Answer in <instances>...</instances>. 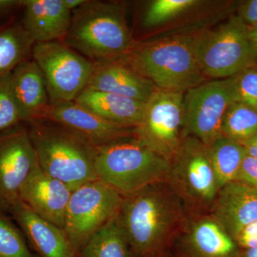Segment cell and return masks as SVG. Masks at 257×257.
Segmentation results:
<instances>
[{"mask_svg":"<svg viewBox=\"0 0 257 257\" xmlns=\"http://www.w3.org/2000/svg\"><path fill=\"white\" fill-rule=\"evenodd\" d=\"M40 119L65 126L99 147L134 135V128L106 121L74 101L50 103Z\"/></svg>","mask_w":257,"mask_h":257,"instance_id":"cell-15","label":"cell"},{"mask_svg":"<svg viewBox=\"0 0 257 257\" xmlns=\"http://www.w3.org/2000/svg\"><path fill=\"white\" fill-rule=\"evenodd\" d=\"M235 181L257 188V159L246 154L240 166Z\"/></svg>","mask_w":257,"mask_h":257,"instance_id":"cell-30","label":"cell"},{"mask_svg":"<svg viewBox=\"0 0 257 257\" xmlns=\"http://www.w3.org/2000/svg\"><path fill=\"white\" fill-rule=\"evenodd\" d=\"M193 40L198 63L205 77L228 79L257 66L248 27L237 15Z\"/></svg>","mask_w":257,"mask_h":257,"instance_id":"cell-7","label":"cell"},{"mask_svg":"<svg viewBox=\"0 0 257 257\" xmlns=\"http://www.w3.org/2000/svg\"><path fill=\"white\" fill-rule=\"evenodd\" d=\"M62 42L92 62L113 60L133 48L124 7L111 2L87 0L72 13Z\"/></svg>","mask_w":257,"mask_h":257,"instance_id":"cell-3","label":"cell"},{"mask_svg":"<svg viewBox=\"0 0 257 257\" xmlns=\"http://www.w3.org/2000/svg\"><path fill=\"white\" fill-rule=\"evenodd\" d=\"M72 189L46 173L37 162L20 193V200L35 214L64 229Z\"/></svg>","mask_w":257,"mask_h":257,"instance_id":"cell-14","label":"cell"},{"mask_svg":"<svg viewBox=\"0 0 257 257\" xmlns=\"http://www.w3.org/2000/svg\"><path fill=\"white\" fill-rule=\"evenodd\" d=\"M23 0H0V13L9 11L19 6H23Z\"/></svg>","mask_w":257,"mask_h":257,"instance_id":"cell-34","label":"cell"},{"mask_svg":"<svg viewBox=\"0 0 257 257\" xmlns=\"http://www.w3.org/2000/svg\"><path fill=\"white\" fill-rule=\"evenodd\" d=\"M256 134L257 109L242 103H232L223 121V136L242 144Z\"/></svg>","mask_w":257,"mask_h":257,"instance_id":"cell-25","label":"cell"},{"mask_svg":"<svg viewBox=\"0 0 257 257\" xmlns=\"http://www.w3.org/2000/svg\"><path fill=\"white\" fill-rule=\"evenodd\" d=\"M241 145L244 147L248 155L257 159V134Z\"/></svg>","mask_w":257,"mask_h":257,"instance_id":"cell-33","label":"cell"},{"mask_svg":"<svg viewBox=\"0 0 257 257\" xmlns=\"http://www.w3.org/2000/svg\"><path fill=\"white\" fill-rule=\"evenodd\" d=\"M88 89L113 93L147 102L157 88L123 58L94 62Z\"/></svg>","mask_w":257,"mask_h":257,"instance_id":"cell-17","label":"cell"},{"mask_svg":"<svg viewBox=\"0 0 257 257\" xmlns=\"http://www.w3.org/2000/svg\"><path fill=\"white\" fill-rule=\"evenodd\" d=\"M81 257H134L119 214L92 236L80 251Z\"/></svg>","mask_w":257,"mask_h":257,"instance_id":"cell-22","label":"cell"},{"mask_svg":"<svg viewBox=\"0 0 257 257\" xmlns=\"http://www.w3.org/2000/svg\"><path fill=\"white\" fill-rule=\"evenodd\" d=\"M209 214L234 239L244 226L257 221V188L230 182L220 189Z\"/></svg>","mask_w":257,"mask_h":257,"instance_id":"cell-18","label":"cell"},{"mask_svg":"<svg viewBox=\"0 0 257 257\" xmlns=\"http://www.w3.org/2000/svg\"><path fill=\"white\" fill-rule=\"evenodd\" d=\"M94 167L98 180L126 197L167 182L170 162L133 135L96 147Z\"/></svg>","mask_w":257,"mask_h":257,"instance_id":"cell-4","label":"cell"},{"mask_svg":"<svg viewBox=\"0 0 257 257\" xmlns=\"http://www.w3.org/2000/svg\"><path fill=\"white\" fill-rule=\"evenodd\" d=\"M0 257H38L29 247L16 223L3 213H0Z\"/></svg>","mask_w":257,"mask_h":257,"instance_id":"cell-27","label":"cell"},{"mask_svg":"<svg viewBox=\"0 0 257 257\" xmlns=\"http://www.w3.org/2000/svg\"><path fill=\"white\" fill-rule=\"evenodd\" d=\"M123 58L157 89L183 93L205 81L191 37L136 44Z\"/></svg>","mask_w":257,"mask_h":257,"instance_id":"cell-5","label":"cell"},{"mask_svg":"<svg viewBox=\"0 0 257 257\" xmlns=\"http://www.w3.org/2000/svg\"><path fill=\"white\" fill-rule=\"evenodd\" d=\"M183 93L157 89L145 103L141 121L134 128V137L170 160L183 140Z\"/></svg>","mask_w":257,"mask_h":257,"instance_id":"cell-10","label":"cell"},{"mask_svg":"<svg viewBox=\"0 0 257 257\" xmlns=\"http://www.w3.org/2000/svg\"><path fill=\"white\" fill-rule=\"evenodd\" d=\"M209 149L211 164L221 189L236 179L246 150L241 143L224 136L216 140Z\"/></svg>","mask_w":257,"mask_h":257,"instance_id":"cell-24","label":"cell"},{"mask_svg":"<svg viewBox=\"0 0 257 257\" xmlns=\"http://www.w3.org/2000/svg\"><path fill=\"white\" fill-rule=\"evenodd\" d=\"M23 26L35 43L62 41L67 35L72 12L63 0H23Z\"/></svg>","mask_w":257,"mask_h":257,"instance_id":"cell-19","label":"cell"},{"mask_svg":"<svg viewBox=\"0 0 257 257\" xmlns=\"http://www.w3.org/2000/svg\"><path fill=\"white\" fill-rule=\"evenodd\" d=\"M230 78L235 102L242 103L257 109V66L245 69Z\"/></svg>","mask_w":257,"mask_h":257,"instance_id":"cell-29","label":"cell"},{"mask_svg":"<svg viewBox=\"0 0 257 257\" xmlns=\"http://www.w3.org/2000/svg\"><path fill=\"white\" fill-rule=\"evenodd\" d=\"M239 17L243 23L248 27L252 26L257 23V0H248L240 6Z\"/></svg>","mask_w":257,"mask_h":257,"instance_id":"cell-32","label":"cell"},{"mask_svg":"<svg viewBox=\"0 0 257 257\" xmlns=\"http://www.w3.org/2000/svg\"><path fill=\"white\" fill-rule=\"evenodd\" d=\"M236 257H257V248L239 249Z\"/></svg>","mask_w":257,"mask_h":257,"instance_id":"cell-37","label":"cell"},{"mask_svg":"<svg viewBox=\"0 0 257 257\" xmlns=\"http://www.w3.org/2000/svg\"><path fill=\"white\" fill-rule=\"evenodd\" d=\"M35 44L23 25L0 29V76L13 72L19 64L30 60Z\"/></svg>","mask_w":257,"mask_h":257,"instance_id":"cell-23","label":"cell"},{"mask_svg":"<svg viewBox=\"0 0 257 257\" xmlns=\"http://www.w3.org/2000/svg\"><path fill=\"white\" fill-rule=\"evenodd\" d=\"M199 3L197 0H155L145 10L143 25L150 28L167 23L187 13Z\"/></svg>","mask_w":257,"mask_h":257,"instance_id":"cell-26","label":"cell"},{"mask_svg":"<svg viewBox=\"0 0 257 257\" xmlns=\"http://www.w3.org/2000/svg\"><path fill=\"white\" fill-rule=\"evenodd\" d=\"M28 123L37 162L46 173L72 190L97 180L96 147L79 134L53 121L37 119Z\"/></svg>","mask_w":257,"mask_h":257,"instance_id":"cell-2","label":"cell"},{"mask_svg":"<svg viewBox=\"0 0 257 257\" xmlns=\"http://www.w3.org/2000/svg\"><path fill=\"white\" fill-rule=\"evenodd\" d=\"M63 1L66 8L72 13L84 5L87 0H63Z\"/></svg>","mask_w":257,"mask_h":257,"instance_id":"cell-36","label":"cell"},{"mask_svg":"<svg viewBox=\"0 0 257 257\" xmlns=\"http://www.w3.org/2000/svg\"><path fill=\"white\" fill-rule=\"evenodd\" d=\"M166 257H167V256H166Z\"/></svg>","mask_w":257,"mask_h":257,"instance_id":"cell-38","label":"cell"},{"mask_svg":"<svg viewBox=\"0 0 257 257\" xmlns=\"http://www.w3.org/2000/svg\"><path fill=\"white\" fill-rule=\"evenodd\" d=\"M123 199L98 179L72 191L64 230L79 252L93 235L119 214Z\"/></svg>","mask_w":257,"mask_h":257,"instance_id":"cell-8","label":"cell"},{"mask_svg":"<svg viewBox=\"0 0 257 257\" xmlns=\"http://www.w3.org/2000/svg\"><path fill=\"white\" fill-rule=\"evenodd\" d=\"M236 243L208 213L189 216L167 257H236Z\"/></svg>","mask_w":257,"mask_h":257,"instance_id":"cell-13","label":"cell"},{"mask_svg":"<svg viewBox=\"0 0 257 257\" xmlns=\"http://www.w3.org/2000/svg\"><path fill=\"white\" fill-rule=\"evenodd\" d=\"M182 201L167 182L124 197L120 224L134 257H166L188 220Z\"/></svg>","mask_w":257,"mask_h":257,"instance_id":"cell-1","label":"cell"},{"mask_svg":"<svg viewBox=\"0 0 257 257\" xmlns=\"http://www.w3.org/2000/svg\"><path fill=\"white\" fill-rule=\"evenodd\" d=\"M37 162L28 127L18 124L0 135V213L9 215Z\"/></svg>","mask_w":257,"mask_h":257,"instance_id":"cell-12","label":"cell"},{"mask_svg":"<svg viewBox=\"0 0 257 257\" xmlns=\"http://www.w3.org/2000/svg\"><path fill=\"white\" fill-rule=\"evenodd\" d=\"M12 89L22 121L40 119L50 104L46 83L33 59L19 64L12 72Z\"/></svg>","mask_w":257,"mask_h":257,"instance_id":"cell-20","label":"cell"},{"mask_svg":"<svg viewBox=\"0 0 257 257\" xmlns=\"http://www.w3.org/2000/svg\"><path fill=\"white\" fill-rule=\"evenodd\" d=\"M38 257H81L64 229L42 219L19 201L9 213Z\"/></svg>","mask_w":257,"mask_h":257,"instance_id":"cell-16","label":"cell"},{"mask_svg":"<svg viewBox=\"0 0 257 257\" xmlns=\"http://www.w3.org/2000/svg\"><path fill=\"white\" fill-rule=\"evenodd\" d=\"M74 101L106 121L133 128L140 124L146 103L88 88L83 89Z\"/></svg>","mask_w":257,"mask_h":257,"instance_id":"cell-21","label":"cell"},{"mask_svg":"<svg viewBox=\"0 0 257 257\" xmlns=\"http://www.w3.org/2000/svg\"><path fill=\"white\" fill-rule=\"evenodd\" d=\"M12 72L0 76V135L22 122L11 84Z\"/></svg>","mask_w":257,"mask_h":257,"instance_id":"cell-28","label":"cell"},{"mask_svg":"<svg viewBox=\"0 0 257 257\" xmlns=\"http://www.w3.org/2000/svg\"><path fill=\"white\" fill-rule=\"evenodd\" d=\"M233 239L239 249L257 248V221L244 226Z\"/></svg>","mask_w":257,"mask_h":257,"instance_id":"cell-31","label":"cell"},{"mask_svg":"<svg viewBox=\"0 0 257 257\" xmlns=\"http://www.w3.org/2000/svg\"><path fill=\"white\" fill-rule=\"evenodd\" d=\"M248 34H249V38L253 50H254L257 57V23L253 25L252 26L248 27Z\"/></svg>","mask_w":257,"mask_h":257,"instance_id":"cell-35","label":"cell"},{"mask_svg":"<svg viewBox=\"0 0 257 257\" xmlns=\"http://www.w3.org/2000/svg\"><path fill=\"white\" fill-rule=\"evenodd\" d=\"M32 57L43 74L50 103L74 101L94 68V62L62 41L35 43Z\"/></svg>","mask_w":257,"mask_h":257,"instance_id":"cell-9","label":"cell"},{"mask_svg":"<svg viewBox=\"0 0 257 257\" xmlns=\"http://www.w3.org/2000/svg\"><path fill=\"white\" fill-rule=\"evenodd\" d=\"M234 102L231 78L203 82L189 89L184 95V138L194 137L211 146L223 136L224 116Z\"/></svg>","mask_w":257,"mask_h":257,"instance_id":"cell-11","label":"cell"},{"mask_svg":"<svg viewBox=\"0 0 257 257\" xmlns=\"http://www.w3.org/2000/svg\"><path fill=\"white\" fill-rule=\"evenodd\" d=\"M167 182L182 201L189 216L208 214L219 193L210 149L194 137H184L170 160Z\"/></svg>","mask_w":257,"mask_h":257,"instance_id":"cell-6","label":"cell"}]
</instances>
